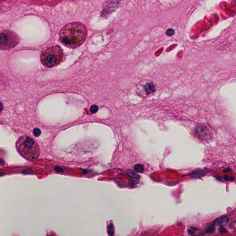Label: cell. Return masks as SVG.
Here are the masks:
<instances>
[{
  "label": "cell",
  "instance_id": "cell-1",
  "mask_svg": "<svg viewBox=\"0 0 236 236\" xmlns=\"http://www.w3.org/2000/svg\"><path fill=\"white\" fill-rule=\"evenodd\" d=\"M87 36L86 26L80 22H74L65 25L60 30L59 40L64 45L75 49L85 42Z\"/></svg>",
  "mask_w": 236,
  "mask_h": 236
},
{
  "label": "cell",
  "instance_id": "cell-2",
  "mask_svg": "<svg viewBox=\"0 0 236 236\" xmlns=\"http://www.w3.org/2000/svg\"><path fill=\"white\" fill-rule=\"evenodd\" d=\"M16 148L20 155L31 162L36 161L39 157L40 150L38 144L32 138L23 136L18 139Z\"/></svg>",
  "mask_w": 236,
  "mask_h": 236
},
{
  "label": "cell",
  "instance_id": "cell-3",
  "mask_svg": "<svg viewBox=\"0 0 236 236\" xmlns=\"http://www.w3.org/2000/svg\"><path fill=\"white\" fill-rule=\"evenodd\" d=\"M63 58V52L59 46L49 47L42 52L41 61L42 65L47 67H54L61 62Z\"/></svg>",
  "mask_w": 236,
  "mask_h": 236
},
{
  "label": "cell",
  "instance_id": "cell-4",
  "mask_svg": "<svg viewBox=\"0 0 236 236\" xmlns=\"http://www.w3.org/2000/svg\"><path fill=\"white\" fill-rule=\"evenodd\" d=\"M19 38L17 35L10 31H3L0 35V47L1 49H9L18 44Z\"/></svg>",
  "mask_w": 236,
  "mask_h": 236
},
{
  "label": "cell",
  "instance_id": "cell-5",
  "mask_svg": "<svg viewBox=\"0 0 236 236\" xmlns=\"http://www.w3.org/2000/svg\"><path fill=\"white\" fill-rule=\"evenodd\" d=\"M196 132L199 138L203 139L208 138L210 134L209 130L207 127L203 126H201L197 127Z\"/></svg>",
  "mask_w": 236,
  "mask_h": 236
},
{
  "label": "cell",
  "instance_id": "cell-6",
  "mask_svg": "<svg viewBox=\"0 0 236 236\" xmlns=\"http://www.w3.org/2000/svg\"><path fill=\"white\" fill-rule=\"evenodd\" d=\"M206 174H207V171L206 170L198 169L190 173V176L192 179H199L204 176Z\"/></svg>",
  "mask_w": 236,
  "mask_h": 236
},
{
  "label": "cell",
  "instance_id": "cell-7",
  "mask_svg": "<svg viewBox=\"0 0 236 236\" xmlns=\"http://www.w3.org/2000/svg\"><path fill=\"white\" fill-rule=\"evenodd\" d=\"M228 222H229L228 217L226 215H223L217 218L214 222V224L215 225L225 226L226 225Z\"/></svg>",
  "mask_w": 236,
  "mask_h": 236
},
{
  "label": "cell",
  "instance_id": "cell-8",
  "mask_svg": "<svg viewBox=\"0 0 236 236\" xmlns=\"http://www.w3.org/2000/svg\"><path fill=\"white\" fill-rule=\"evenodd\" d=\"M145 89L146 93L148 95L155 91V85L153 83H147L145 86Z\"/></svg>",
  "mask_w": 236,
  "mask_h": 236
},
{
  "label": "cell",
  "instance_id": "cell-9",
  "mask_svg": "<svg viewBox=\"0 0 236 236\" xmlns=\"http://www.w3.org/2000/svg\"><path fill=\"white\" fill-rule=\"evenodd\" d=\"M127 174L129 176L133 179L138 180L139 179L140 176L139 174L132 170H128L127 172Z\"/></svg>",
  "mask_w": 236,
  "mask_h": 236
},
{
  "label": "cell",
  "instance_id": "cell-10",
  "mask_svg": "<svg viewBox=\"0 0 236 236\" xmlns=\"http://www.w3.org/2000/svg\"><path fill=\"white\" fill-rule=\"evenodd\" d=\"M134 169L135 171L136 172H138V173H142L143 172L144 170V166L143 165L140 164H138L135 165L134 167Z\"/></svg>",
  "mask_w": 236,
  "mask_h": 236
},
{
  "label": "cell",
  "instance_id": "cell-11",
  "mask_svg": "<svg viewBox=\"0 0 236 236\" xmlns=\"http://www.w3.org/2000/svg\"><path fill=\"white\" fill-rule=\"evenodd\" d=\"M215 225L213 224L209 226L206 230V233L208 234H212L215 233Z\"/></svg>",
  "mask_w": 236,
  "mask_h": 236
},
{
  "label": "cell",
  "instance_id": "cell-12",
  "mask_svg": "<svg viewBox=\"0 0 236 236\" xmlns=\"http://www.w3.org/2000/svg\"><path fill=\"white\" fill-rule=\"evenodd\" d=\"M98 110V107L97 105H93L90 108V111L91 112V113H95L97 112Z\"/></svg>",
  "mask_w": 236,
  "mask_h": 236
},
{
  "label": "cell",
  "instance_id": "cell-13",
  "mask_svg": "<svg viewBox=\"0 0 236 236\" xmlns=\"http://www.w3.org/2000/svg\"><path fill=\"white\" fill-rule=\"evenodd\" d=\"M41 133V131L38 128H36L33 130V134L36 137H39Z\"/></svg>",
  "mask_w": 236,
  "mask_h": 236
},
{
  "label": "cell",
  "instance_id": "cell-14",
  "mask_svg": "<svg viewBox=\"0 0 236 236\" xmlns=\"http://www.w3.org/2000/svg\"><path fill=\"white\" fill-rule=\"evenodd\" d=\"M166 33L168 36H172L174 34L175 31L173 29H169L166 31Z\"/></svg>",
  "mask_w": 236,
  "mask_h": 236
},
{
  "label": "cell",
  "instance_id": "cell-15",
  "mask_svg": "<svg viewBox=\"0 0 236 236\" xmlns=\"http://www.w3.org/2000/svg\"><path fill=\"white\" fill-rule=\"evenodd\" d=\"M109 235L113 236L114 235V228L112 224H111L109 228Z\"/></svg>",
  "mask_w": 236,
  "mask_h": 236
},
{
  "label": "cell",
  "instance_id": "cell-16",
  "mask_svg": "<svg viewBox=\"0 0 236 236\" xmlns=\"http://www.w3.org/2000/svg\"><path fill=\"white\" fill-rule=\"evenodd\" d=\"M219 232L221 234H226L228 233V231L223 227H221L219 229Z\"/></svg>",
  "mask_w": 236,
  "mask_h": 236
},
{
  "label": "cell",
  "instance_id": "cell-17",
  "mask_svg": "<svg viewBox=\"0 0 236 236\" xmlns=\"http://www.w3.org/2000/svg\"><path fill=\"white\" fill-rule=\"evenodd\" d=\"M196 228H194V227H192L191 228L189 231H188V233L189 234H190V235H193L195 233V232H196V231L197 229H196Z\"/></svg>",
  "mask_w": 236,
  "mask_h": 236
},
{
  "label": "cell",
  "instance_id": "cell-18",
  "mask_svg": "<svg viewBox=\"0 0 236 236\" xmlns=\"http://www.w3.org/2000/svg\"><path fill=\"white\" fill-rule=\"evenodd\" d=\"M224 179L226 180V181H233L234 180V179L233 178H229V177L227 176V175L224 176Z\"/></svg>",
  "mask_w": 236,
  "mask_h": 236
}]
</instances>
